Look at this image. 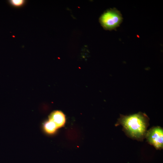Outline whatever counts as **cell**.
<instances>
[{
	"label": "cell",
	"mask_w": 163,
	"mask_h": 163,
	"mask_svg": "<svg viewBox=\"0 0 163 163\" xmlns=\"http://www.w3.org/2000/svg\"><path fill=\"white\" fill-rule=\"evenodd\" d=\"M149 120L145 113L140 112L129 115L121 114L115 126L121 125L123 130L128 137L142 141L145 138Z\"/></svg>",
	"instance_id": "1"
},
{
	"label": "cell",
	"mask_w": 163,
	"mask_h": 163,
	"mask_svg": "<svg viewBox=\"0 0 163 163\" xmlns=\"http://www.w3.org/2000/svg\"><path fill=\"white\" fill-rule=\"evenodd\" d=\"M123 20L120 12L116 8L110 9L104 13L100 18L101 25L106 30H115Z\"/></svg>",
	"instance_id": "2"
},
{
	"label": "cell",
	"mask_w": 163,
	"mask_h": 163,
	"mask_svg": "<svg viewBox=\"0 0 163 163\" xmlns=\"http://www.w3.org/2000/svg\"><path fill=\"white\" fill-rule=\"evenodd\" d=\"M145 138L150 145L157 150H161L163 148V129L159 126H154L147 130Z\"/></svg>",
	"instance_id": "3"
},
{
	"label": "cell",
	"mask_w": 163,
	"mask_h": 163,
	"mask_svg": "<svg viewBox=\"0 0 163 163\" xmlns=\"http://www.w3.org/2000/svg\"><path fill=\"white\" fill-rule=\"evenodd\" d=\"M49 120L54 123L58 129L64 125L66 118L64 114L62 112L57 110L53 112L50 114Z\"/></svg>",
	"instance_id": "4"
},
{
	"label": "cell",
	"mask_w": 163,
	"mask_h": 163,
	"mask_svg": "<svg viewBox=\"0 0 163 163\" xmlns=\"http://www.w3.org/2000/svg\"><path fill=\"white\" fill-rule=\"evenodd\" d=\"M44 128L45 131L50 134L54 133L57 129L54 123L49 120L45 123Z\"/></svg>",
	"instance_id": "5"
},
{
	"label": "cell",
	"mask_w": 163,
	"mask_h": 163,
	"mask_svg": "<svg viewBox=\"0 0 163 163\" xmlns=\"http://www.w3.org/2000/svg\"><path fill=\"white\" fill-rule=\"evenodd\" d=\"M10 2L13 5L18 6L22 5L24 2V1L23 0H11Z\"/></svg>",
	"instance_id": "6"
}]
</instances>
